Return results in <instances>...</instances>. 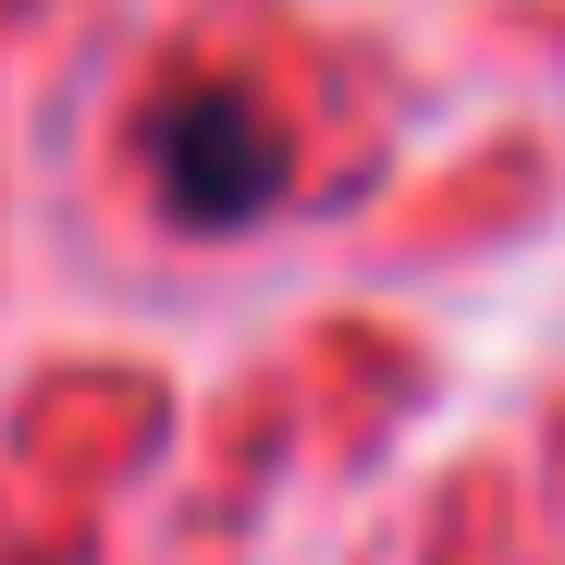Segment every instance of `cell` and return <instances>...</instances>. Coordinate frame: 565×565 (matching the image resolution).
I'll use <instances>...</instances> for the list:
<instances>
[{"instance_id": "obj_1", "label": "cell", "mask_w": 565, "mask_h": 565, "mask_svg": "<svg viewBox=\"0 0 565 565\" xmlns=\"http://www.w3.org/2000/svg\"><path fill=\"white\" fill-rule=\"evenodd\" d=\"M148 160H160V198H172V222H246L270 184H282V148H270V124L234 99H172L160 124H148Z\"/></svg>"}]
</instances>
